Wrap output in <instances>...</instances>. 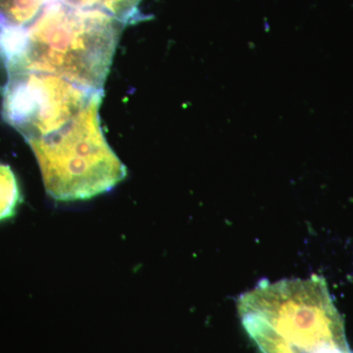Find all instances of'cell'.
Returning a JSON list of instances; mask_svg holds the SVG:
<instances>
[{
  "instance_id": "cell-5",
  "label": "cell",
  "mask_w": 353,
  "mask_h": 353,
  "mask_svg": "<svg viewBox=\"0 0 353 353\" xmlns=\"http://www.w3.org/2000/svg\"><path fill=\"white\" fill-rule=\"evenodd\" d=\"M50 0H0V28L31 25Z\"/></svg>"
},
{
  "instance_id": "cell-2",
  "label": "cell",
  "mask_w": 353,
  "mask_h": 353,
  "mask_svg": "<svg viewBox=\"0 0 353 353\" xmlns=\"http://www.w3.org/2000/svg\"><path fill=\"white\" fill-rule=\"evenodd\" d=\"M124 23L97 9L50 0L26 27L24 50L8 73L41 72L103 92Z\"/></svg>"
},
{
  "instance_id": "cell-6",
  "label": "cell",
  "mask_w": 353,
  "mask_h": 353,
  "mask_svg": "<svg viewBox=\"0 0 353 353\" xmlns=\"http://www.w3.org/2000/svg\"><path fill=\"white\" fill-rule=\"evenodd\" d=\"M83 9H97L117 18L125 25L141 20L139 6L141 0H59Z\"/></svg>"
},
{
  "instance_id": "cell-1",
  "label": "cell",
  "mask_w": 353,
  "mask_h": 353,
  "mask_svg": "<svg viewBox=\"0 0 353 353\" xmlns=\"http://www.w3.org/2000/svg\"><path fill=\"white\" fill-rule=\"evenodd\" d=\"M261 353H353L324 278L261 281L236 301Z\"/></svg>"
},
{
  "instance_id": "cell-4",
  "label": "cell",
  "mask_w": 353,
  "mask_h": 353,
  "mask_svg": "<svg viewBox=\"0 0 353 353\" xmlns=\"http://www.w3.org/2000/svg\"><path fill=\"white\" fill-rule=\"evenodd\" d=\"M95 92L52 74L8 73L2 117L27 141L46 138L68 125Z\"/></svg>"
},
{
  "instance_id": "cell-7",
  "label": "cell",
  "mask_w": 353,
  "mask_h": 353,
  "mask_svg": "<svg viewBox=\"0 0 353 353\" xmlns=\"http://www.w3.org/2000/svg\"><path fill=\"white\" fill-rule=\"evenodd\" d=\"M21 201L15 174L9 165L0 164V221L13 217Z\"/></svg>"
},
{
  "instance_id": "cell-3",
  "label": "cell",
  "mask_w": 353,
  "mask_h": 353,
  "mask_svg": "<svg viewBox=\"0 0 353 353\" xmlns=\"http://www.w3.org/2000/svg\"><path fill=\"white\" fill-rule=\"evenodd\" d=\"M103 92H95L68 125L46 138L31 139L44 188L57 201H85L110 192L127 168L108 145L101 125Z\"/></svg>"
}]
</instances>
